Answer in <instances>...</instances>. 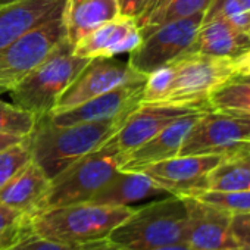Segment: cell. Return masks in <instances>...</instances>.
<instances>
[{
    "label": "cell",
    "instance_id": "1",
    "mask_svg": "<svg viewBox=\"0 0 250 250\" xmlns=\"http://www.w3.org/2000/svg\"><path fill=\"white\" fill-rule=\"evenodd\" d=\"M122 121L81 122L55 125L47 115L37 119L27 137L33 161L53 180L85 155L102 147L119 128Z\"/></svg>",
    "mask_w": 250,
    "mask_h": 250
},
{
    "label": "cell",
    "instance_id": "2",
    "mask_svg": "<svg viewBox=\"0 0 250 250\" xmlns=\"http://www.w3.org/2000/svg\"><path fill=\"white\" fill-rule=\"evenodd\" d=\"M133 206H109L83 202L50 208L30 221L34 234L58 243L80 246L107 238L131 213Z\"/></svg>",
    "mask_w": 250,
    "mask_h": 250
},
{
    "label": "cell",
    "instance_id": "3",
    "mask_svg": "<svg viewBox=\"0 0 250 250\" xmlns=\"http://www.w3.org/2000/svg\"><path fill=\"white\" fill-rule=\"evenodd\" d=\"M188 212L181 196L168 194L133 213L109 234L107 240L128 249H153L187 243Z\"/></svg>",
    "mask_w": 250,
    "mask_h": 250
},
{
    "label": "cell",
    "instance_id": "4",
    "mask_svg": "<svg viewBox=\"0 0 250 250\" xmlns=\"http://www.w3.org/2000/svg\"><path fill=\"white\" fill-rule=\"evenodd\" d=\"M90 59L74 53V44L63 37L46 59L31 71L15 88H12V102L34 113L37 118L49 115L62 93L78 77Z\"/></svg>",
    "mask_w": 250,
    "mask_h": 250
},
{
    "label": "cell",
    "instance_id": "5",
    "mask_svg": "<svg viewBox=\"0 0 250 250\" xmlns=\"http://www.w3.org/2000/svg\"><path fill=\"white\" fill-rule=\"evenodd\" d=\"M121 161L122 155L106 145L85 155L50 180V187L40 212L50 208L90 202L119 171Z\"/></svg>",
    "mask_w": 250,
    "mask_h": 250
},
{
    "label": "cell",
    "instance_id": "6",
    "mask_svg": "<svg viewBox=\"0 0 250 250\" xmlns=\"http://www.w3.org/2000/svg\"><path fill=\"white\" fill-rule=\"evenodd\" d=\"M174 68L171 87L162 103L206 106L219 87L235 78L231 58L202 53H184L171 62Z\"/></svg>",
    "mask_w": 250,
    "mask_h": 250
},
{
    "label": "cell",
    "instance_id": "7",
    "mask_svg": "<svg viewBox=\"0 0 250 250\" xmlns=\"http://www.w3.org/2000/svg\"><path fill=\"white\" fill-rule=\"evenodd\" d=\"M178 155H219L227 161L250 155V128L232 113H202L187 133Z\"/></svg>",
    "mask_w": 250,
    "mask_h": 250
},
{
    "label": "cell",
    "instance_id": "8",
    "mask_svg": "<svg viewBox=\"0 0 250 250\" xmlns=\"http://www.w3.org/2000/svg\"><path fill=\"white\" fill-rule=\"evenodd\" d=\"M65 37L62 12L0 50V94L15 88Z\"/></svg>",
    "mask_w": 250,
    "mask_h": 250
},
{
    "label": "cell",
    "instance_id": "9",
    "mask_svg": "<svg viewBox=\"0 0 250 250\" xmlns=\"http://www.w3.org/2000/svg\"><path fill=\"white\" fill-rule=\"evenodd\" d=\"M203 17L205 14H196L155 28L128 53V63L145 75L171 63L188 52L203 22Z\"/></svg>",
    "mask_w": 250,
    "mask_h": 250
},
{
    "label": "cell",
    "instance_id": "10",
    "mask_svg": "<svg viewBox=\"0 0 250 250\" xmlns=\"http://www.w3.org/2000/svg\"><path fill=\"white\" fill-rule=\"evenodd\" d=\"M212 110L206 106L172 104V103H140L121 122L118 131L104 143L122 156L145 145L172 121L188 115Z\"/></svg>",
    "mask_w": 250,
    "mask_h": 250
},
{
    "label": "cell",
    "instance_id": "11",
    "mask_svg": "<svg viewBox=\"0 0 250 250\" xmlns=\"http://www.w3.org/2000/svg\"><path fill=\"white\" fill-rule=\"evenodd\" d=\"M146 78L147 75L136 71L128 62H119L113 58L90 59L78 77L62 93L52 112L72 109L119 85L145 83Z\"/></svg>",
    "mask_w": 250,
    "mask_h": 250
},
{
    "label": "cell",
    "instance_id": "12",
    "mask_svg": "<svg viewBox=\"0 0 250 250\" xmlns=\"http://www.w3.org/2000/svg\"><path fill=\"white\" fill-rule=\"evenodd\" d=\"M219 155H177L145 168L158 186L175 196H196L206 190V177L221 162Z\"/></svg>",
    "mask_w": 250,
    "mask_h": 250
},
{
    "label": "cell",
    "instance_id": "13",
    "mask_svg": "<svg viewBox=\"0 0 250 250\" xmlns=\"http://www.w3.org/2000/svg\"><path fill=\"white\" fill-rule=\"evenodd\" d=\"M143 85L145 83L124 84L72 109L52 112L47 116L55 125L124 121L125 116L142 103Z\"/></svg>",
    "mask_w": 250,
    "mask_h": 250
},
{
    "label": "cell",
    "instance_id": "14",
    "mask_svg": "<svg viewBox=\"0 0 250 250\" xmlns=\"http://www.w3.org/2000/svg\"><path fill=\"white\" fill-rule=\"evenodd\" d=\"M188 212L187 244L194 250H240L231 231L232 212L183 196Z\"/></svg>",
    "mask_w": 250,
    "mask_h": 250
},
{
    "label": "cell",
    "instance_id": "15",
    "mask_svg": "<svg viewBox=\"0 0 250 250\" xmlns=\"http://www.w3.org/2000/svg\"><path fill=\"white\" fill-rule=\"evenodd\" d=\"M143 40L137 21L118 15L100 25L74 46V53L85 59L115 58L133 52Z\"/></svg>",
    "mask_w": 250,
    "mask_h": 250
},
{
    "label": "cell",
    "instance_id": "16",
    "mask_svg": "<svg viewBox=\"0 0 250 250\" xmlns=\"http://www.w3.org/2000/svg\"><path fill=\"white\" fill-rule=\"evenodd\" d=\"M209 112V110H208ZM205 113H188L184 115L175 121H172L164 130H161L156 136H153L150 140H147L145 145L139 146L137 149L131 150L130 153L124 155L121 161L119 171H143L145 168L158 164L161 161L174 158L180 153L181 145L193 127V124L197 121V118Z\"/></svg>",
    "mask_w": 250,
    "mask_h": 250
},
{
    "label": "cell",
    "instance_id": "17",
    "mask_svg": "<svg viewBox=\"0 0 250 250\" xmlns=\"http://www.w3.org/2000/svg\"><path fill=\"white\" fill-rule=\"evenodd\" d=\"M66 0H15L0 3V50L17 39L59 15Z\"/></svg>",
    "mask_w": 250,
    "mask_h": 250
},
{
    "label": "cell",
    "instance_id": "18",
    "mask_svg": "<svg viewBox=\"0 0 250 250\" xmlns=\"http://www.w3.org/2000/svg\"><path fill=\"white\" fill-rule=\"evenodd\" d=\"M49 187L50 178L37 162L31 161L3 187H0V202L33 218L40 212Z\"/></svg>",
    "mask_w": 250,
    "mask_h": 250
},
{
    "label": "cell",
    "instance_id": "19",
    "mask_svg": "<svg viewBox=\"0 0 250 250\" xmlns=\"http://www.w3.org/2000/svg\"><path fill=\"white\" fill-rule=\"evenodd\" d=\"M168 194L167 190L142 171H118L90 202L109 206H133L134 203Z\"/></svg>",
    "mask_w": 250,
    "mask_h": 250
},
{
    "label": "cell",
    "instance_id": "20",
    "mask_svg": "<svg viewBox=\"0 0 250 250\" xmlns=\"http://www.w3.org/2000/svg\"><path fill=\"white\" fill-rule=\"evenodd\" d=\"M118 15V0H66L62 11L65 37L75 46L81 39Z\"/></svg>",
    "mask_w": 250,
    "mask_h": 250
},
{
    "label": "cell",
    "instance_id": "21",
    "mask_svg": "<svg viewBox=\"0 0 250 250\" xmlns=\"http://www.w3.org/2000/svg\"><path fill=\"white\" fill-rule=\"evenodd\" d=\"M250 49L247 33L237 30L224 18L203 21L187 53H202L221 58H237Z\"/></svg>",
    "mask_w": 250,
    "mask_h": 250
},
{
    "label": "cell",
    "instance_id": "22",
    "mask_svg": "<svg viewBox=\"0 0 250 250\" xmlns=\"http://www.w3.org/2000/svg\"><path fill=\"white\" fill-rule=\"evenodd\" d=\"M206 190L244 191L250 190V167L243 159L221 162L206 177Z\"/></svg>",
    "mask_w": 250,
    "mask_h": 250
},
{
    "label": "cell",
    "instance_id": "23",
    "mask_svg": "<svg viewBox=\"0 0 250 250\" xmlns=\"http://www.w3.org/2000/svg\"><path fill=\"white\" fill-rule=\"evenodd\" d=\"M208 103L212 110L218 112L250 113V77L232 78L213 91Z\"/></svg>",
    "mask_w": 250,
    "mask_h": 250
},
{
    "label": "cell",
    "instance_id": "24",
    "mask_svg": "<svg viewBox=\"0 0 250 250\" xmlns=\"http://www.w3.org/2000/svg\"><path fill=\"white\" fill-rule=\"evenodd\" d=\"M210 3L212 0H169V3L161 12H158L140 28L142 36L146 37L150 31L167 22L187 18L196 14H205Z\"/></svg>",
    "mask_w": 250,
    "mask_h": 250
},
{
    "label": "cell",
    "instance_id": "25",
    "mask_svg": "<svg viewBox=\"0 0 250 250\" xmlns=\"http://www.w3.org/2000/svg\"><path fill=\"white\" fill-rule=\"evenodd\" d=\"M37 116L15 103L0 100V134H9L18 137H28L36 124Z\"/></svg>",
    "mask_w": 250,
    "mask_h": 250
},
{
    "label": "cell",
    "instance_id": "26",
    "mask_svg": "<svg viewBox=\"0 0 250 250\" xmlns=\"http://www.w3.org/2000/svg\"><path fill=\"white\" fill-rule=\"evenodd\" d=\"M33 161L27 137L0 152V187L14 178L24 167Z\"/></svg>",
    "mask_w": 250,
    "mask_h": 250
},
{
    "label": "cell",
    "instance_id": "27",
    "mask_svg": "<svg viewBox=\"0 0 250 250\" xmlns=\"http://www.w3.org/2000/svg\"><path fill=\"white\" fill-rule=\"evenodd\" d=\"M212 18H224L237 30L247 33L250 28V12H247L238 0H212V3L205 12L203 21Z\"/></svg>",
    "mask_w": 250,
    "mask_h": 250
},
{
    "label": "cell",
    "instance_id": "28",
    "mask_svg": "<svg viewBox=\"0 0 250 250\" xmlns=\"http://www.w3.org/2000/svg\"><path fill=\"white\" fill-rule=\"evenodd\" d=\"M191 197V196H190ZM205 203L213 205L216 208L229 210L232 213L250 212V190L244 191H213L205 190L193 196Z\"/></svg>",
    "mask_w": 250,
    "mask_h": 250
},
{
    "label": "cell",
    "instance_id": "29",
    "mask_svg": "<svg viewBox=\"0 0 250 250\" xmlns=\"http://www.w3.org/2000/svg\"><path fill=\"white\" fill-rule=\"evenodd\" d=\"M174 68L171 63L150 72L143 85L142 103H162L172 83Z\"/></svg>",
    "mask_w": 250,
    "mask_h": 250
},
{
    "label": "cell",
    "instance_id": "30",
    "mask_svg": "<svg viewBox=\"0 0 250 250\" xmlns=\"http://www.w3.org/2000/svg\"><path fill=\"white\" fill-rule=\"evenodd\" d=\"M6 250H78V249H77V246L58 243V241L43 238V237L31 232Z\"/></svg>",
    "mask_w": 250,
    "mask_h": 250
},
{
    "label": "cell",
    "instance_id": "31",
    "mask_svg": "<svg viewBox=\"0 0 250 250\" xmlns=\"http://www.w3.org/2000/svg\"><path fill=\"white\" fill-rule=\"evenodd\" d=\"M78 250H194L190 244L187 243H178V244H169V246H162V247H153V249H128L122 247L115 243H112L107 238L91 241V243H84L77 246Z\"/></svg>",
    "mask_w": 250,
    "mask_h": 250
},
{
    "label": "cell",
    "instance_id": "32",
    "mask_svg": "<svg viewBox=\"0 0 250 250\" xmlns=\"http://www.w3.org/2000/svg\"><path fill=\"white\" fill-rule=\"evenodd\" d=\"M231 231L238 241L240 247H250V212L232 213L231 218Z\"/></svg>",
    "mask_w": 250,
    "mask_h": 250
},
{
    "label": "cell",
    "instance_id": "33",
    "mask_svg": "<svg viewBox=\"0 0 250 250\" xmlns=\"http://www.w3.org/2000/svg\"><path fill=\"white\" fill-rule=\"evenodd\" d=\"M30 221H31V218H27L22 222L17 224L15 227H12V228H9L5 232L0 234V250L9 249L11 246H14L15 243H18L20 240H22L24 237L31 234L33 229H31Z\"/></svg>",
    "mask_w": 250,
    "mask_h": 250
},
{
    "label": "cell",
    "instance_id": "34",
    "mask_svg": "<svg viewBox=\"0 0 250 250\" xmlns=\"http://www.w3.org/2000/svg\"><path fill=\"white\" fill-rule=\"evenodd\" d=\"M30 216H25L22 213H20L18 210L6 206L5 203L0 202V234L5 232L6 229L15 227L17 224L22 222L24 219H27Z\"/></svg>",
    "mask_w": 250,
    "mask_h": 250
},
{
    "label": "cell",
    "instance_id": "35",
    "mask_svg": "<svg viewBox=\"0 0 250 250\" xmlns=\"http://www.w3.org/2000/svg\"><path fill=\"white\" fill-rule=\"evenodd\" d=\"M149 0H118V6H119V15L124 17H131L136 21L147 6Z\"/></svg>",
    "mask_w": 250,
    "mask_h": 250
},
{
    "label": "cell",
    "instance_id": "36",
    "mask_svg": "<svg viewBox=\"0 0 250 250\" xmlns=\"http://www.w3.org/2000/svg\"><path fill=\"white\" fill-rule=\"evenodd\" d=\"M168 3H169V0H149L147 6L145 8V11L142 12V15L137 20L139 27L142 28L150 18H153L158 12H161Z\"/></svg>",
    "mask_w": 250,
    "mask_h": 250
},
{
    "label": "cell",
    "instance_id": "37",
    "mask_svg": "<svg viewBox=\"0 0 250 250\" xmlns=\"http://www.w3.org/2000/svg\"><path fill=\"white\" fill-rule=\"evenodd\" d=\"M235 77H250V49L232 59Z\"/></svg>",
    "mask_w": 250,
    "mask_h": 250
},
{
    "label": "cell",
    "instance_id": "38",
    "mask_svg": "<svg viewBox=\"0 0 250 250\" xmlns=\"http://www.w3.org/2000/svg\"><path fill=\"white\" fill-rule=\"evenodd\" d=\"M25 137H18V136H9V134H0V152H2L3 149L24 140Z\"/></svg>",
    "mask_w": 250,
    "mask_h": 250
},
{
    "label": "cell",
    "instance_id": "39",
    "mask_svg": "<svg viewBox=\"0 0 250 250\" xmlns=\"http://www.w3.org/2000/svg\"><path fill=\"white\" fill-rule=\"evenodd\" d=\"M227 113L235 115V116L240 118L244 124H247V125H249V128H250V113H243V112H227Z\"/></svg>",
    "mask_w": 250,
    "mask_h": 250
},
{
    "label": "cell",
    "instance_id": "40",
    "mask_svg": "<svg viewBox=\"0 0 250 250\" xmlns=\"http://www.w3.org/2000/svg\"><path fill=\"white\" fill-rule=\"evenodd\" d=\"M238 2L247 12H250V0H238Z\"/></svg>",
    "mask_w": 250,
    "mask_h": 250
},
{
    "label": "cell",
    "instance_id": "41",
    "mask_svg": "<svg viewBox=\"0 0 250 250\" xmlns=\"http://www.w3.org/2000/svg\"><path fill=\"white\" fill-rule=\"evenodd\" d=\"M243 161H244V162H246V164H247V165L250 167V155H249V156H246V158H244Z\"/></svg>",
    "mask_w": 250,
    "mask_h": 250
},
{
    "label": "cell",
    "instance_id": "42",
    "mask_svg": "<svg viewBox=\"0 0 250 250\" xmlns=\"http://www.w3.org/2000/svg\"><path fill=\"white\" fill-rule=\"evenodd\" d=\"M9 2H15V0H0V3H9Z\"/></svg>",
    "mask_w": 250,
    "mask_h": 250
},
{
    "label": "cell",
    "instance_id": "43",
    "mask_svg": "<svg viewBox=\"0 0 250 250\" xmlns=\"http://www.w3.org/2000/svg\"><path fill=\"white\" fill-rule=\"evenodd\" d=\"M240 250H250V247H247V246H241V247H240Z\"/></svg>",
    "mask_w": 250,
    "mask_h": 250
},
{
    "label": "cell",
    "instance_id": "44",
    "mask_svg": "<svg viewBox=\"0 0 250 250\" xmlns=\"http://www.w3.org/2000/svg\"><path fill=\"white\" fill-rule=\"evenodd\" d=\"M247 37H249V40H250V28L247 30Z\"/></svg>",
    "mask_w": 250,
    "mask_h": 250
}]
</instances>
